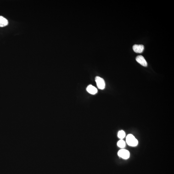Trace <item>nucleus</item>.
Wrapping results in <instances>:
<instances>
[{"label":"nucleus","mask_w":174,"mask_h":174,"mask_svg":"<svg viewBox=\"0 0 174 174\" xmlns=\"http://www.w3.org/2000/svg\"><path fill=\"white\" fill-rule=\"evenodd\" d=\"M118 146L121 148H124L126 146V143L125 141L121 139L117 143Z\"/></svg>","instance_id":"8"},{"label":"nucleus","mask_w":174,"mask_h":174,"mask_svg":"<svg viewBox=\"0 0 174 174\" xmlns=\"http://www.w3.org/2000/svg\"><path fill=\"white\" fill-rule=\"evenodd\" d=\"M8 20L2 16H0V27H3L8 25Z\"/></svg>","instance_id":"7"},{"label":"nucleus","mask_w":174,"mask_h":174,"mask_svg":"<svg viewBox=\"0 0 174 174\" xmlns=\"http://www.w3.org/2000/svg\"><path fill=\"white\" fill-rule=\"evenodd\" d=\"M136 60L137 62L143 66L146 67L148 66V63L143 56H138L136 57Z\"/></svg>","instance_id":"4"},{"label":"nucleus","mask_w":174,"mask_h":174,"mask_svg":"<svg viewBox=\"0 0 174 174\" xmlns=\"http://www.w3.org/2000/svg\"><path fill=\"white\" fill-rule=\"evenodd\" d=\"M134 51L137 53H141L144 49V46L142 45H135L132 47Z\"/></svg>","instance_id":"5"},{"label":"nucleus","mask_w":174,"mask_h":174,"mask_svg":"<svg viewBox=\"0 0 174 174\" xmlns=\"http://www.w3.org/2000/svg\"><path fill=\"white\" fill-rule=\"evenodd\" d=\"M118 154L119 157L125 159L129 158L130 157L129 152L126 149L120 150L118 152Z\"/></svg>","instance_id":"3"},{"label":"nucleus","mask_w":174,"mask_h":174,"mask_svg":"<svg viewBox=\"0 0 174 174\" xmlns=\"http://www.w3.org/2000/svg\"><path fill=\"white\" fill-rule=\"evenodd\" d=\"M95 81L98 88L101 90L104 89L105 87V84L104 79L99 76H96Z\"/></svg>","instance_id":"2"},{"label":"nucleus","mask_w":174,"mask_h":174,"mask_svg":"<svg viewBox=\"0 0 174 174\" xmlns=\"http://www.w3.org/2000/svg\"><path fill=\"white\" fill-rule=\"evenodd\" d=\"M86 89L89 93L92 95L96 94L98 92L97 89L92 85H89Z\"/></svg>","instance_id":"6"},{"label":"nucleus","mask_w":174,"mask_h":174,"mask_svg":"<svg viewBox=\"0 0 174 174\" xmlns=\"http://www.w3.org/2000/svg\"><path fill=\"white\" fill-rule=\"evenodd\" d=\"M126 143L129 145L131 146H136L138 144V141L132 134H129L126 138Z\"/></svg>","instance_id":"1"},{"label":"nucleus","mask_w":174,"mask_h":174,"mask_svg":"<svg viewBox=\"0 0 174 174\" xmlns=\"http://www.w3.org/2000/svg\"><path fill=\"white\" fill-rule=\"evenodd\" d=\"M125 136H126V133H125V132L123 130L119 131L118 133V137L120 139H123L125 138Z\"/></svg>","instance_id":"9"}]
</instances>
